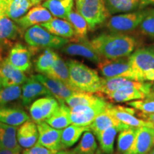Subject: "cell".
<instances>
[{
	"label": "cell",
	"instance_id": "obj_1",
	"mask_svg": "<svg viewBox=\"0 0 154 154\" xmlns=\"http://www.w3.org/2000/svg\"><path fill=\"white\" fill-rule=\"evenodd\" d=\"M94 49L101 57L115 59L128 57L136 47V39L124 34H102L91 42Z\"/></svg>",
	"mask_w": 154,
	"mask_h": 154
},
{
	"label": "cell",
	"instance_id": "obj_2",
	"mask_svg": "<svg viewBox=\"0 0 154 154\" xmlns=\"http://www.w3.org/2000/svg\"><path fill=\"white\" fill-rule=\"evenodd\" d=\"M69 72L71 88L76 92L97 94L101 84L98 72L80 61L69 59L66 61Z\"/></svg>",
	"mask_w": 154,
	"mask_h": 154
},
{
	"label": "cell",
	"instance_id": "obj_3",
	"mask_svg": "<svg viewBox=\"0 0 154 154\" xmlns=\"http://www.w3.org/2000/svg\"><path fill=\"white\" fill-rule=\"evenodd\" d=\"M25 42L29 46L32 54L39 49H61L70 42V39L55 36L40 25H34L24 33Z\"/></svg>",
	"mask_w": 154,
	"mask_h": 154
},
{
	"label": "cell",
	"instance_id": "obj_4",
	"mask_svg": "<svg viewBox=\"0 0 154 154\" xmlns=\"http://www.w3.org/2000/svg\"><path fill=\"white\" fill-rule=\"evenodd\" d=\"M100 73L104 78H126L138 81L137 74L133 69L129 58L124 57L115 59L101 60L97 63Z\"/></svg>",
	"mask_w": 154,
	"mask_h": 154
},
{
	"label": "cell",
	"instance_id": "obj_5",
	"mask_svg": "<svg viewBox=\"0 0 154 154\" xmlns=\"http://www.w3.org/2000/svg\"><path fill=\"white\" fill-rule=\"evenodd\" d=\"M76 10L85 19L91 30L104 22L109 14L105 0H84Z\"/></svg>",
	"mask_w": 154,
	"mask_h": 154
},
{
	"label": "cell",
	"instance_id": "obj_6",
	"mask_svg": "<svg viewBox=\"0 0 154 154\" xmlns=\"http://www.w3.org/2000/svg\"><path fill=\"white\" fill-rule=\"evenodd\" d=\"M105 98L101 97L95 103L86 106H78L71 109L70 117L72 124L89 126L97 116L104 111L109 105Z\"/></svg>",
	"mask_w": 154,
	"mask_h": 154
},
{
	"label": "cell",
	"instance_id": "obj_7",
	"mask_svg": "<svg viewBox=\"0 0 154 154\" xmlns=\"http://www.w3.org/2000/svg\"><path fill=\"white\" fill-rule=\"evenodd\" d=\"M146 12L147 11H136L114 15L108 20L106 26L111 33L124 34L131 32L139 26Z\"/></svg>",
	"mask_w": 154,
	"mask_h": 154
},
{
	"label": "cell",
	"instance_id": "obj_8",
	"mask_svg": "<svg viewBox=\"0 0 154 154\" xmlns=\"http://www.w3.org/2000/svg\"><path fill=\"white\" fill-rule=\"evenodd\" d=\"M152 83L138 82L126 78H101L99 91L97 94L104 98L123 87H134L143 91L147 97L151 91Z\"/></svg>",
	"mask_w": 154,
	"mask_h": 154
},
{
	"label": "cell",
	"instance_id": "obj_9",
	"mask_svg": "<svg viewBox=\"0 0 154 154\" xmlns=\"http://www.w3.org/2000/svg\"><path fill=\"white\" fill-rule=\"evenodd\" d=\"M128 58L133 69L138 75L139 82H143V74L154 69V47L141 48L131 54Z\"/></svg>",
	"mask_w": 154,
	"mask_h": 154
},
{
	"label": "cell",
	"instance_id": "obj_10",
	"mask_svg": "<svg viewBox=\"0 0 154 154\" xmlns=\"http://www.w3.org/2000/svg\"><path fill=\"white\" fill-rule=\"evenodd\" d=\"M3 49H0V79L3 87L22 85L27 79L24 72L11 65L2 54Z\"/></svg>",
	"mask_w": 154,
	"mask_h": 154
},
{
	"label": "cell",
	"instance_id": "obj_11",
	"mask_svg": "<svg viewBox=\"0 0 154 154\" xmlns=\"http://www.w3.org/2000/svg\"><path fill=\"white\" fill-rule=\"evenodd\" d=\"M61 49V51L66 54L80 56L94 63H99L101 61V57L92 47L91 42L87 41L86 38L78 41H70Z\"/></svg>",
	"mask_w": 154,
	"mask_h": 154
},
{
	"label": "cell",
	"instance_id": "obj_12",
	"mask_svg": "<svg viewBox=\"0 0 154 154\" xmlns=\"http://www.w3.org/2000/svg\"><path fill=\"white\" fill-rule=\"evenodd\" d=\"M22 85L20 99L22 105L25 107H28L39 96L53 97L49 90L32 76L30 78H27Z\"/></svg>",
	"mask_w": 154,
	"mask_h": 154
},
{
	"label": "cell",
	"instance_id": "obj_13",
	"mask_svg": "<svg viewBox=\"0 0 154 154\" xmlns=\"http://www.w3.org/2000/svg\"><path fill=\"white\" fill-rule=\"evenodd\" d=\"M32 76L41 82L59 103H65V101L76 92L61 82L50 78L44 74H38L32 75Z\"/></svg>",
	"mask_w": 154,
	"mask_h": 154
},
{
	"label": "cell",
	"instance_id": "obj_14",
	"mask_svg": "<svg viewBox=\"0 0 154 154\" xmlns=\"http://www.w3.org/2000/svg\"><path fill=\"white\" fill-rule=\"evenodd\" d=\"M38 132V143L48 149L60 151L61 149V130L56 129L45 121L36 124Z\"/></svg>",
	"mask_w": 154,
	"mask_h": 154
},
{
	"label": "cell",
	"instance_id": "obj_15",
	"mask_svg": "<svg viewBox=\"0 0 154 154\" xmlns=\"http://www.w3.org/2000/svg\"><path fill=\"white\" fill-rule=\"evenodd\" d=\"M154 147V128L143 126L138 128L131 148L125 154H147Z\"/></svg>",
	"mask_w": 154,
	"mask_h": 154
},
{
	"label": "cell",
	"instance_id": "obj_16",
	"mask_svg": "<svg viewBox=\"0 0 154 154\" xmlns=\"http://www.w3.org/2000/svg\"><path fill=\"white\" fill-rule=\"evenodd\" d=\"M32 54L29 48L20 43H17L11 48L7 59L11 65L23 72H26L32 66Z\"/></svg>",
	"mask_w": 154,
	"mask_h": 154
},
{
	"label": "cell",
	"instance_id": "obj_17",
	"mask_svg": "<svg viewBox=\"0 0 154 154\" xmlns=\"http://www.w3.org/2000/svg\"><path fill=\"white\" fill-rule=\"evenodd\" d=\"M109 109L113 116L117 119L121 123L129 127H140L147 126L153 128V124L148 121L142 120L135 116L136 112L135 109L127 108L122 106H113L112 103H109Z\"/></svg>",
	"mask_w": 154,
	"mask_h": 154
},
{
	"label": "cell",
	"instance_id": "obj_18",
	"mask_svg": "<svg viewBox=\"0 0 154 154\" xmlns=\"http://www.w3.org/2000/svg\"><path fill=\"white\" fill-rule=\"evenodd\" d=\"M52 19V14L47 9L42 6H36L30 9L21 18L14 21L22 29L26 30L34 25H41L44 23H47Z\"/></svg>",
	"mask_w": 154,
	"mask_h": 154
},
{
	"label": "cell",
	"instance_id": "obj_19",
	"mask_svg": "<svg viewBox=\"0 0 154 154\" xmlns=\"http://www.w3.org/2000/svg\"><path fill=\"white\" fill-rule=\"evenodd\" d=\"M109 105L106 108L105 110L102 111L99 116H97L93 122L89 125L90 130L94 133V135H97L100 132L103 131V130L112 126L118 128L119 131L129 128V126L121 123L111 114L109 109Z\"/></svg>",
	"mask_w": 154,
	"mask_h": 154
},
{
	"label": "cell",
	"instance_id": "obj_20",
	"mask_svg": "<svg viewBox=\"0 0 154 154\" xmlns=\"http://www.w3.org/2000/svg\"><path fill=\"white\" fill-rule=\"evenodd\" d=\"M30 120L29 116L22 108L7 105L0 106V122L19 127Z\"/></svg>",
	"mask_w": 154,
	"mask_h": 154
},
{
	"label": "cell",
	"instance_id": "obj_21",
	"mask_svg": "<svg viewBox=\"0 0 154 154\" xmlns=\"http://www.w3.org/2000/svg\"><path fill=\"white\" fill-rule=\"evenodd\" d=\"M20 26L14 20L3 15L0 17V46L3 44H11V41L16 40L23 34Z\"/></svg>",
	"mask_w": 154,
	"mask_h": 154
},
{
	"label": "cell",
	"instance_id": "obj_22",
	"mask_svg": "<svg viewBox=\"0 0 154 154\" xmlns=\"http://www.w3.org/2000/svg\"><path fill=\"white\" fill-rule=\"evenodd\" d=\"M17 141L22 149H29L37 143L38 132L36 124L29 120L21 125L17 130Z\"/></svg>",
	"mask_w": 154,
	"mask_h": 154
},
{
	"label": "cell",
	"instance_id": "obj_23",
	"mask_svg": "<svg viewBox=\"0 0 154 154\" xmlns=\"http://www.w3.org/2000/svg\"><path fill=\"white\" fill-rule=\"evenodd\" d=\"M40 26L55 36H60L72 40L74 38V30L70 22L65 19L54 18L47 23L42 24Z\"/></svg>",
	"mask_w": 154,
	"mask_h": 154
},
{
	"label": "cell",
	"instance_id": "obj_24",
	"mask_svg": "<svg viewBox=\"0 0 154 154\" xmlns=\"http://www.w3.org/2000/svg\"><path fill=\"white\" fill-rule=\"evenodd\" d=\"M18 127L0 122V148L22 152V147L17 141Z\"/></svg>",
	"mask_w": 154,
	"mask_h": 154
},
{
	"label": "cell",
	"instance_id": "obj_25",
	"mask_svg": "<svg viewBox=\"0 0 154 154\" xmlns=\"http://www.w3.org/2000/svg\"><path fill=\"white\" fill-rule=\"evenodd\" d=\"M5 16L13 20L21 18L33 6L31 0H1Z\"/></svg>",
	"mask_w": 154,
	"mask_h": 154
},
{
	"label": "cell",
	"instance_id": "obj_26",
	"mask_svg": "<svg viewBox=\"0 0 154 154\" xmlns=\"http://www.w3.org/2000/svg\"><path fill=\"white\" fill-rule=\"evenodd\" d=\"M70 113L71 109L66 103H59L54 112L46 119L45 122L56 129L62 130L72 124Z\"/></svg>",
	"mask_w": 154,
	"mask_h": 154
},
{
	"label": "cell",
	"instance_id": "obj_27",
	"mask_svg": "<svg viewBox=\"0 0 154 154\" xmlns=\"http://www.w3.org/2000/svg\"><path fill=\"white\" fill-rule=\"evenodd\" d=\"M104 98L112 103H123V102L132 101L135 100L144 99L146 98V95L138 88L123 87L104 96Z\"/></svg>",
	"mask_w": 154,
	"mask_h": 154
},
{
	"label": "cell",
	"instance_id": "obj_28",
	"mask_svg": "<svg viewBox=\"0 0 154 154\" xmlns=\"http://www.w3.org/2000/svg\"><path fill=\"white\" fill-rule=\"evenodd\" d=\"M89 126H82L70 124L61 130V149H66L72 147L79 140L82 135L86 131H89Z\"/></svg>",
	"mask_w": 154,
	"mask_h": 154
},
{
	"label": "cell",
	"instance_id": "obj_29",
	"mask_svg": "<svg viewBox=\"0 0 154 154\" xmlns=\"http://www.w3.org/2000/svg\"><path fill=\"white\" fill-rule=\"evenodd\" d=\"M74 6V0H46L42 4L52 16L67 20V17Z\"/></svg>",
	"mask_w": 154,
	"mask_h": 154
},
{
	"label": "cell",
	"instance_id": "obj_30",
	"mask_svg": "<svg viewBox=\"0 0 154 154\" xmlns=\"http://www.w3.org/2000/svg\"><path fill=\"white\" fill-rule=\"evenodd\" d=\"M109 14L128 13L136 10L140 6L146 5L144 0H105Z\"/></svg>",
	"mask_w": 154,
	"mask_h": 154
},
{
	"label": "cell",
	"instance_id": "obj_31",
	"mask_svg": "<svg viewBox=\"0 0 154 154\" xmlns=\"http://www.w3.org/2000/svg\"><path fill=\"white\" fill-rule=\"evenodd\" d=\"M67 21L70 22L74 30V38L70 41L86 38L88 29L87 22L78 11H71L67 17Z\"/></svg>",
	"mask_w": 154,
	"mask_h": 154
},
{
	"label": "cell",
	"instance_id": "obj_32",
	"mask_svg": "<svg viewBox=\"0 0 154 154\" xmlns=\"http://www.w3.org/2000/svg\"><path fill=\"white\" fill-rule=\"evenodd\" d=\"M44 75L54 79L61 82L71 88L68 66H67L66 62L63 61L60 57L57 58L51 68Z\"/></svg>",
	"mask_w": 154,
	"mask_h": 154
},
{
	"label": "cell",
	"instance_id": "obj_33",
	"mask_svg": "<svg viewBox=\"0 0 154 154\" xmlns=\"http://www.w3.org/2000/svg\"><path fill=\"white\" fill-rule=\"evenodd\" d=\"M118 131H119L118 128L112 126L96 135L99 142L101 150L104 153L113 154V144Z\"/></svg>",
	"mask_w": 154,
	"mask_h": 154
},
{
	"label": "cell",
	"instance_id": "obj_34",
	"mask_svg": "<svg viewBox=\"0 0 154 154\" xmlns=\"http://www.w3.org/2000/svg\"><path fill=\"white\" fill-rule=\"evenodd\" d=\"M138 128L129 127L121 131L117 140V154H125L131 148L137 134Z\"/></svg>",
	"mask_w": 154,
	"mask_h": 154
},
{
	"label": "cell",
	"instance_id": "obj_35",
	"mask_svg": "<svg viewBox=\"0 0 154 154\" xmlns=\"http://www.w3.org/2000/svg\"><path fill=\"white\" fill-rule=\"evenodd\" d=\"M102 96L97 94L89 93V92H75L65 101V103L70 109H72L78 106L92 104L97 101Z\"/></svg>",
	"mask_w": 154,
	"mask_h": 154
},
{
	"label": "cell",
	"instance_id": "obj_36",
	"mask_svg": "<svg viewBox=\"0 0 154 154\" xmlns=\"http://www.w3.org/2000/svg\"><path fill=\"white\" fill-rule=\"evenodd\" d=\"M97 143L91 130L83 134L79 143L73 150L76 154H94L97 151Z\"/></svg>",
	"mask_w": 154,
	"mask_h": 154
},
{
	"label": "cell",
	"instance_id": "obj_37",
	"mask_svg": "<svg viewBox=\"0 0 154 154\" xmlns=\"http://www.w3.org/2000/svg\"><path fill=\"white\" fill-rule=\"evenodd\" d=\"M59 56L51 49H45L35 62V69L39 74H45Z\"/></svg>",
	"mask_w": 154,
	"mask_h": 154
},
{
	"label": "cell",
	"instance_id": "obj_38",
	"mask_svg": "<svg viewBox=\"0 0 154 154\" xmlns=\"http://www.w3.org/2000/svg\"><path fill=\"white\" fill-rule=\"evenodd\" d=\"M22 87L20 86H11L2 87L0 90V106H7L11 102L20 99Z\"/></svg>",
	"mask_w": 154,
	"mask_h": 154
},
{
	"label": "cell",
	"instance_id": "obj_39",
	"mask_svg": "<svg viewBox=\"0 0 154 154\" xmlns=\"http://www.w3.org/2000/svg\"><path fill=\"white\" fill-rule=\"evenodd\" d=\"M41 106L44 121L49 118L59 106V101L51 96H45L38 99Z\"/></svg>",
	"mask_w": 154,
	"mask_h": 154
},
{
	"label": "cell",
	"instance_id": "obj_40",
	"mask_svg": "<svg viewBox=\"0 0 154 154\" xmlns=\"http://www.w3.org/2000/svg\"><path fill=\"white\" fill-rule=\"evenodd\" d=\"M139 29L143 34L154 38V10H147L139 25Z\"/></svg>",
	"mask_w": 154,
	"mask_h": 154
},
{
	"label": "cell",
	"instance_id": "obj_41",
	"mask_svg": "<svg viewBox=\"0 0 154 154\" xmlns=\"http://www.w3.org/2000/svg\"><path fill=\"white\" fill-rule=\"evenodd\" d=\"M130 106L140 112L146 113H154V98H146V99L135 100L127 103Z\"/></svg>",
	"mask_w": 154,
	"mask_h": 154
},
{
	"label": "cell",
	"instance_id": "obj_42",
	"mask_svg": "<svg viewBox=\"0 0 154 154\" xmlns=\"http://www.w3.org/2000/svg\"><path fill=\"white\" fill-rule=\"evenodd\" d=\"M29 113L31 119L36 124L42 122V121H44L41 106H40V103L38 102V99L34 101L31 104L29 107Z\"/></svg>",
	"mask_w": 154,
	"mask_h": 154
},
{
	"label": "cell",
	"instance_id": "obj_43",
	"mask_svg": "<svg viewBox=\"0 0 154 154\" xmlns=\"http://www.w3.org/2000/svg\"><path fill=\"white\" fill-rule=\"evenodd\" d=\"M57 151H59L48 149L37 142L31 148L24 150L22 154H55Z\"/></svg>",
	"mask_w": 154,
	"mask_h": 154
},
{
	"label": "cell",
	"instance_id": "obj_44",
	"mask_svg": "<svg viewBox=\"0 0 154 154\" xmlns=\"http://www.w3.org/2000/svg\"><path fill=\"white\" fill-rule=\"evenodd\" d=\"M138 116H139V119H142V120L151 123L154 128V113H146L143 112H139L138 113Z\"/></svg>",
	"mask_w": 154,
	"mask_h": 154
},
{
	"label": "cell",
	"instance_id": "obj_45",
	"mask_svg": "<svg viewBox=\"0 0 154 154\" xmlns=\"http://www.w3.org/2000/svg\"><path fill=\"white\" fill-rule=\"evenodd\" d=\"M22 152H19L8 149H3L0 148V154H22Z\"/></svg>",
	"mask_w": 154,
	"mask_h": 154
},
{
	"label": "cell",
	"instance_id": "obj_46",
	"mask_svg": "<svg viewBox=\"0 0 154 154\" xmlns=\"http://www.w3.org/2000/svg\"><path fill=\"white\" fill-rule=\"evenodd\" d=\"M55 154H76L74 152V151H68V150L66 149H63V150H60V151H57V153Z\"/></svg>",
	"mask_w": 154,
	"mask_h": 154
},
{
	"label": "cell",
	"instance_id": "obj_47",
	"mask_svg": "<svg viewBox=\"0 0 154 154\" xmlns=\"http://www.w3.org/2000/svg\"><path fill=\"white\" fill-rule=\"evenodd\" d=\"M146 98H154V84H152L151 91H150L149 94Z\"/></svg>",
	"mask_w": 154,
	"mask_h": 154
},
{
	"label": "cell",
	"instance_id": "obj_48",
	"mask_svg": "<svg viewBox=\"0 0 154 154\" xmlns=\"http://www.w3.org/2000/svg\"><path fill=\"white\" fill-rule=\"evenodd\" d=\"M5 14V9H4V5L2 2L0 0V17L3 16Z\"/></svg>",
	"mask_w": 154,
	"mask_h": 154
},
{
	"label": "cell",
	"instance_id": "obj_49",
	"mask_svg": "<svg viewBox=\"0 0 154 154\" xmlns=\"http://www.w3.org/2000/svg\"><path fill=\"white\" fill-rule=\"evenodd\" d=\"M41 1L42 0H31V2H32V4H33V5H38V4L41 2Z\"/></svg>",
	"mask_w": 154,
	"mask_h": 154
},
{
	"label": "cell",
	"instance_id": "obj_50",
	"mask_svg": "<svg viewBox=\"0 0 154 154\" xmlns=\"http://www.w3.org/2000/svg\"><path fill=\"white\" fill-rule=\"evenodd\" d=\"M84 0H75V2H76V7H78L82 3V2Z\"/></svg>",
	"mask_w": 154,
	"mask_h": 154
},
{
	"label": "cell",
	"instance_id": "obj_51",
	"mask_svg": "<svg viewBox=\"0 0 154 154\" xmlns=\"http://www.w3.org/2000/svg\"><path fill=\"white\" fill-rule=\"evenodd\" d=\"M144 1H145L146 4L151 3V4H153L154 5V0H144Z\"/></svg>",
	"mask_w": 154,
	"mask_h": 154
},
{
	"label": "cell",
	"instance_id": "obj_52",
	"mask_svg": "<svg viewBox=\"0 0 154 154\" xmlns=\"http://www.w3.org/2000/svg\"><path fill=\"white\" fill-rule=\"evenodd\" d=\"M147 154H154V147L151 150V151H149V153H147Z\"/></svg>",
	"mask_w": 154,
	"mask_h": 154
},
{
	"label": "cell",
	"instance_id": "obj_53",
	"mask_svg": "<svg viewBox=\"0 0 154 154\" xmlns=\"http://www.w3.org/2000/svg\"><path fill=\"white\" fill-rule=\"evenodd\" d=\"M94 154H103V153H102L101 152V151H99V150H98V151H96L95 153H94Z\"/></svg>",
	"mask_w": 154,
	"mask_h": 154
},
{
	"label": "cell",
	"instance_id": "obj_54",
	"mask_svg": "<svg viewBox=\"0 0 154 154\" xmlns=\"http://www.w3.org/2000/svg\"><path fill=\"white\" fill-rule=\"evenodd\" d=\"M3 87V86H2V80H1V79H0V90L2 89V88Z\"/></svg>",
	"mask_w": 154,
	"mask_h": 154
},
{
	"label": "cell",
	"instance_id": "obj_55",
	"mask_svg": "<svg viewBox=\"0 0 154 154\" xmlns=\"http://www.w3.org/2000/svg\"><path fill=\"white\" fill-rule=\"evenodd\" d=\"M2 49V47H1V46H0V49Z\"/></svg>",
	"mask_w": 154,
	"mask_h": 154
}]
</instances>
